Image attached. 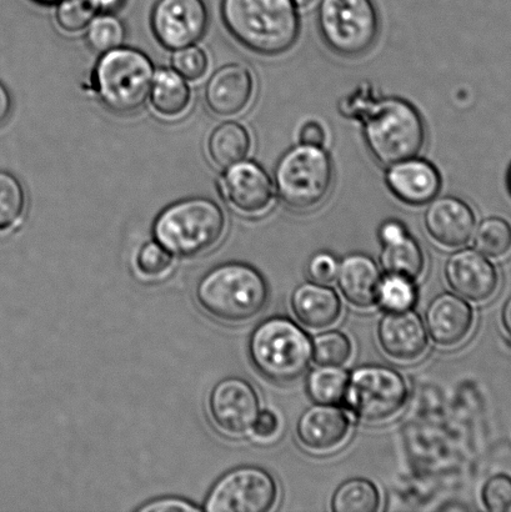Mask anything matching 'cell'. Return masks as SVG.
I'll use <instances>...</instances> for the list:
<instances>
[{"instance_id":"obj_13","label":"cell","mask_w":511,"mask_h":512,"mask_svg":"<svg viewBox=\"0 0 511 512\" xmlns=\"http://www.w3.org/2000/svg\"><path fill=\"white\" fill-rule=\"evenodd\" d=\"M220 193L235 212L259 217L274 203L272 179L259 164L240 162L227 169L219 182Z\"/></svg>"},{"instance_id":"obj_17","label":"cell","mask_w":511,"mask_h":512,"mask_svg":"<svg viewBox=\"0 0 511 512\" xmlns=\"http://www.w3.org/2000/svg\"><path fill=\"white\" fill-rule=\"evenodd\" d=\"M255 80L252 70L243 64L233 63L219 68L209 78L204 89L208 109L220 118L242 114L252 103Z\"/></svg>"},{"instance_id":"obj_8","label":"cell","mask_w":511,"mask_h":512,"mask_svg":"<svg viewBox=\"0 0 511 512\" xmlns=\"http://www.w3.org/2000/svg\"><path fill=\"white\" fill-rule=\"evenodd\" d=\"M318 27L333 53L359 58L377 42L380 20L373 0H322Z\"/></svg>"},{"instance_id":"obj_1","label":"cell","mask_w":511,"mask_h":512,"mask_svg":"<svg viewBox=\"0 0 511 512\" xmlns=\"http://www.w3.org/2000/svg\"><path fill=\"white\" fill-rule=\"evenodd\" d=\"M344 104L343 113L362 119L365 144L379 164L392 167L422 152L427 130L419 110L407 100H374L362 94Z\"/></svg>"},{"instance_id":"obj_30","label":"cell","mask_w":511,"mask_h":512,"mask_svg":"<svg viewBox=\"0 0 511 512\" xmlns=\"http://www.w3.org/2000/svg\"><path fill=\"white\" fill-rule=\"evenodd\" d=\"M127 37L125 25L112 13L95 15L87 28V42L90 48L99 54L123 47Z\"/></svg>"},{"instance_id":"obj_37","label":"cell","mask_w":511,"mask_h":512,"mask_svg":"<svg viewBox=\"0 0 511 512\" xmlns=\"http://www.w3.org/2000/svg\"><path fill=\"white\" fill-rule=\"evenodd\" d=\"M338 260L330 253H318L312 256L307 265V275L313 283L329 285L337 279Z\"/></svg>"},{"instance_id":"obj_15","label":"cell","mask_w":511,"mask_h":512,"mask_svg":"<svg viewBox=\"0 0 511 512\" xmlns=\"http://www.w3.org/2000/svg\"><path fill=\"white\" fill-rule=\"evenodd\" d=\"M445 278L454 293L478 304L492 299L499 288L498 271L492 261L472 249L450 256L445 264Z\"/></svg>"},{"instance_id":"obj_25","label":"cell","mask_w":511,"mask_h":512,"mask_svg":"<svg viewBox=\"0 0 511 512\" xmlns=\"http://www.w3.org/2000/svg\"><path fill=\"white\" fill-rule=\"evenodd\" d=\"M252 148V137L244 125L227 122L213 130L208 139V154L220 169L243 162Z\"/></svg>"},{"instance_id":"obj_19","label":"cell","mask_w":511,"mask_h":512,"mask_svg":"<svg viewBox=\"0 0 511 512\" xmlns=\"http://www.w3.org/2000/svg\"><path fill=\"white\" fill-rule=\"evenodd\" d=\"M430 338L442 348L463 344L474 328V310L462 296L443 293L425 311Z\"/></svg>"},{"instance_id":"obj_43","label":"cell","mask_w":511,"mask_h":512,"mask_svg":"<svg viewBox=\"0 0 511 512\" xmlns=\"http://www.w3.org/2000/svg\"><path fill=\"white\" fill-rule=\"evenodd\" d=\"M502 323L511 339V296L503 306Z\"/></svg>"},{"instance_id":"obj_26","label":"cell","mask_w":511,"mask_h":512,"mask_svg":"<svg viewBox=\"0 0 511 512\" xmlns=\"http://www.w3.org/2000/svg\"><path fill=\"white\" fill-rule=\"evenodd\" d=\"M380 504L382 496L377 485L367 479H352L335 490L330 508L334 512H375Z\"/></svg>"},{"instance_id":"obj_22","label":"cell","mask_w":511,"mask_h":512,"mask_svg":"<svg viewBox=\"0 0 511 512\" xmlns=\"http://www.w3.org/2000/svg\"><path fill=\"white\" fill-rule=\"evenodd\" d=\"M338 286L344 299L357 309H370L378 304L382 283L377 263L365 254H352L339 264Z\"/></svg>"},{"instance_id":"obj_6","label":"cell","mask_w":511,"mask_h":512,"mask_svg":"<svg viewBox=\"0 0 511 512\" xmlns=\"http://www.w3.org/2000/svg\"><path fill=\"white\" fill-rule=\"evenodd\" d=\"M154 74L152 59L142 50L119 47L98 60L93 89L110 113L132 115L147 102Z\"/></svg>"},{"instance_id":"obj_2","label":"cell","mask_w":511,"mask_h":512,"mask_svg":"<svg viewBox=\"0 0 511 512\" xmlns=\"http://www.w3.org/2000/svg\"><path fill=\"white\" fill-rule=\"evenodd\" d=\"M224 27L245 49L279 57L298 42L300 18L293 0H222Z\"/></svg>"},{"instance_id":"obj_21","label":"cell","mask_w":511,"mask_h":512,"mask_svg":"<svg viewBox=\"0 0 511 512\" xmlns=\"http://www.w3.org/2000/svg\"><path fill=\"white\" fill-rule=\"evenodd\" d=\"M383 252L382 266L388 274L404 276L415 281L423 275L425 255L420 244L407 232L402 223L389 220L380 227Z\"/></svg>"},{"instance_id":"obj_9","label":"cell","mask_w":511,"mask_h":512,"mask_svg":"<svg viewBox=\"0 0 511 512\" xmlns=\"http://www.w3.org/2000/svg\"><path fill=\"white\" fill-rule=\"evenodd\" d=\"M409 398L407 381L399 371L384 365H365L349 376L344 401L355 418L367 424L392 420Z\"/></svg>"},{"instance_id":"obj_38","label":"cell","mask_w":511,"mask_h":512,"mask_svg":"<svg viewBox=\"0 0 511 512\" xmlns=\"http://www.w3.org/2000/svg\"><path fill=\"white\" fill-rule=\"evenodd\" d=\"M279 426L278 416L273 411L263 410L255 420L252 433L259 440H269L278 434Z\"/></svg>"},{"instance_id":"obj_28","label":"cell","mask_w":511,"mask_h":512,"mask_svg":"<svg viewBox=\"0 0 511 512\" xmlns=\"http://www.w3.org/2000/svg\"><path fill=\"white\" fill-rule=\"evenodd\" d=\"M25 210L27 195L23 184L12 173L0 170V234L18 227Z\"/></svg>"},{"instance_id":"obj_33","label":"cell","mask_w":511,"mask_h":512,"mask_svg":"<svg viewBox=\"0 0 511 512\" xmlns=\"http://www.w3.org/2000/svg\"><path fill=\"white\" fill-rule=\"evenodd\" d=\"M57 5L55 22L67 34L82 33L97 15L89 0H62Z\"/></svg>"},{"instance_id":"obj_18","label":"cell","mask_w":511,"mask_h":512,"mask_svg":"<svg viewBox=\"0 0 511 512\" xmlns=\"http://www.w3.org/2000/svg\"><path fill=\"white\" fill-rule=\"evenodd\" d=\"M424 224L435 243L447 249H458L472 240L477 219L464 200L444 197L434 199L430 204Z\"/></svg>"},{"instance_id":"obj_42","label":"cell","mask_w":511,"mask_h":512,"mask_svg":"<svg viewBox=\"0 0 511 512\" xmlns=\"http://www.w3.org/2000/svg\"><path fill=\"white\" fill-rule=\"evenodd\" d=\"M97 12L112 13L122 7L125 0H89Z\"/></svg>"},{"instance_id":"obj_40","label":"cell","mask_w":511,"mask_h":512,"mask_svg":"<svg viewBox=\"0 0 511 512\" xmlns=\"http://www.w3.org/2000/svg\"><path fill=\"white\" fill-rule=\"evenodd\" d=\"M325 139H327V133H325L323 125L318 123L317 120H309V122L304 123L302 128H300V144L322 148Z\"/></svg>"},{"instance_id":"obj_34","label":"cell","mask_w":511,"mask_h":512,"mask_svg":"<svg viewBox=\"0 0 511 512\" xmlns=\"http://www.w3.org/2000/svg\"><path fill=\"white\" fill-rule=\"evenodd\" d=\"M172 65L175 72L188 82H198L208 72L209 58L204 49L190 45L174 53Z\"/></svg>"},{"instance_id":"obj_44","label":"cell","mask_w":511,"mask_h":512,"mask_svg":"<svg viewBox=\"0 0 511 512\" xmlns=\"http://www.w3.org/2000/svg\"><path fill=\"white\" fill-rule=\"evenodd\" d=\"M293 2L299 9H308L312 7L317 0H293Z\"/></svg>"},{"instance_id":"obj_11","label":"cell","mask_w":511,"mask_h":512,"mask_svg":"<svg viewBox=\"0 0 511 512\" xmlns=\"http://www.w3.org/2000/svg\"><path fill=\"white\" fill-rule=\"evenodd\" d=\"M150 24L159 44L177 52L197 44L207 33V4L204 0H158Z\"/></svg>"},{"instance_id":"obj_46","label":"cell","mask_w":511,"mask_h":512,"mask_svg":"<svg viewBox=\"0 0 511 512\" xmlns=\"http://www.w3.org/2000/svg\"><path fill=\"white\" fill-rule=\"evenodd\" d=\"M509 183H510V189H511V172H510V177H509Z\"/></svg>"},{"instance_id":"obj_32","label":"cell","mask_w":511,"mask_h":512,"mask_svg":"<svg viewBox=\"0 0 511 512\" xmlns=\"http://www.w3.org/2000/svg\"><path fill=\"white\" fill-rule=\"evenodd\" d=\"M414 281L404 276L388 274L379 286L378 304L387 311H405L417 303Z\"/></svg>"},{"instance_id":"obj_39","label":"cell","mask_w":511,"mask_h":512,"mask_svg":"<svg viewBox=\"0 0 511 512\" xmlns=\"http://www.w3.org/2000/svg\"><path fill=\"white\" fill-rule=\"evenodd\" d=\"M200 510L202 509H200L199 506H195L192 503H189L187 500L177 498L154 500L152 503H148L147 505H144L142 508L138 509V511L142 512H195Z\"/></svg>"},{"instance_id":"obj_5","label":"cell","mask_w":511,"mask_h":512,"mask_svg":"<svg viewBox=\"0 0 511 512\" xmlns=\"http://www.w3.org/2000/svg\"><path fill=\"white\" fill-rule=\"evenodd\" d=\"M249 356L258 373L277 384L292 383L308 370L313 341L285 316L265 319L249 339Z\"/></svg>"},{"instance_id":"obj_3","label":"cell","mask_w":511,"mask_h":512,"mask_svg":"<svg viewBox=\"0 0 511 512\" xmlns=\"http://www.w3.org/2000/svg\"><path fill=\"white\" fill-rule=\"evenodd\" d=\"M205 313L220 323L239 325L257 318L269 299L267 281L254 266L232 261L215 266L195 290Z\"/></svg>"},{"instance_id":"obj_31","label":"cell","mask_w":511,"mask_h":512,"mask_svg":"<svg viewBox=\"0 0 511 512\" xmlns=\"http://www.w3.org/2000/svg\"><path fill=\"white\" fill-rule=\"evenodd\" d=\"M352 354V341L342 331H325L313 340V360L318 366H343Z\"/></svg>"},{"instance_id":"obj_24","label":"cell","mask_w":511,"mask_h":512,"mask_svg":"<svg viewBox=\"0 0 511 512\" xmlns=\"http://www.w3.org/2000/svg\"><path fill=\"white\" fill-rule=\"evenodd\" d=\"M192 98L188 80L174 69H160L154 74L149 99L160 118L174 120L183 117L192 105Z\"/></svg>"},{"instance_id":"obj_45","label":"cell","mask_w":511,"mask_h":512,"mask_svg":"<svg viewBox=\"0 0 511 512\" xmlns=\"http://www.w3.org/2000/svg\"><path fill=\"white\" fill-rule=\"evenodd\" d=\"M34 2L43 4V5H53V4H58L59 2H62V0H34Z\"/></svg>"},{"instance_id":"obj_4","label":"cell","mask_w":511,"mask_h":512,"mask_svg":"<svg viewBox=\"0 0 511 512\" xmlns=\"http://www.w3.org/2000/svg\"><path fill=\"white\" fill-rule=\"evenodd\" d=\"M227 219L213 199L194 197L169 205L155 219V240L169 253L195 258L209 252L223 239Z\"/></svg>"},{"instance_id":"obj_23","label":"cell","mask_w":511,"mask_h":512,"mask_svg":"<svg viewBox=\"0 0 511 512\" xmlns=\"http://www.w3.org/2000/svg\"><path fill=\"white\" fill-rule=\"evenodd\" d=\"M290 305L295 318L312 330L327 329L342 318L343 305L338 293L313 281L293 291Z\"/></svg>"},{"instance_id":"obj_14","label":"cell","mask_w":511,"mask_h":512,"mask_svg":"<svg viewBox=\"0 0 511 512\" xmlns=\"http://www.w3.org/2000/svg\"><path fill=\"white\" fill-rule=\"evenodd\" d=\"M378 343L390 360L412 364L428 350V331L412 309L388 311L378 325Z\"/></svg>"},{"instance_id":"obj_35","label":"cell","mask_w":511,"mask_h":512,"mask_svg":"<svg viewBox=\"0 0 511 512\" xmlns=\"http://www.w3.org/2000/svg\"><path fill=\"white\" fill-rule=\"evenodd\" d=\"M135 265L147 278H159L172 268L173 256L158 242H149L140 248Z\"/></svg>"},{"instance_id":"obj_36","label":"cell","mask_w":511,"mask_h":512,"mask_svg":"<svg viewBox=\"0 0 511 512\" xmlns=\"http://www.w3.org/2000/svg\"><path fill=\"white\" fill-rule=\"evenodd\" d=\"M482 501L485 509L493 512L511 510V476L498 474L484 484Z\"/></svg>"},{"instance_id":"obj_16","label":"cell","mask_w":511,"mask_h":512,"mask_svg":"<svg viewBox=\"0 0 511 512\" xmlns=\"http://www.w3.org/2000/svg\"><path fill=\"white\" fill-rule=\"evenodd\" d=\"M350 433L352 421L347 411L335 405H314L297 424L300 445L313 454H329L342 448Z\"/></svg>"},{"instance_id":"obj_27","label":"cell","mask_w":511,"mask_h":512,"mask_svg":"<svg viewBox=\"0 0 511 512\" xmlns=\"http://www.w3.org/2000/svg\"><path fill=\"white\" fill-rule=\"evenodd\" d=\"M349 374L342 366H319L307 379V393L315 404L335 405L344 400Z\"/></svg>"},{"instance_id":"obj_29","label":"cell","mask_w":511,"mask_h":512,"mask_svg":"<svg viewBox=\"0 0 511 512\" xmlns=\"http://www.w3.org/2000/svg\"><path fill=\"white\" fill-rule=\"evenodd\" d=\"M474 245L488 258H503L511 250V225L503 218L485 219L475 232Z\"/></svg>"},{"instance_id":"obj_10","label":"cell","mask_w":511,"mask_h":512,"mask_svg":"<svg viewBox=\"0 0 511 512\" xmlns=\"http://www.w3.org/2000/svg\"><path fill=\"white\" fill-rule=\"evenodd\" d=\"M279 499L277 481L259 466H240L229 471L205 500L209 512H268Z\"/></svg>"},{"instance_id":"obj_41","label":"cell","mask_w":511,"mask_h":512,"mask_svg":"<svg viewBox=\"0 0 511 512\" xmlns=\"http://www.w3.org/2000/svg\"><path fill=\"white\" fill-rule=\"evenodd\" d=\"M13 112V98L5 85L0 82V127L8 122Z\"/></svg>"},{"instance_id":"obj_12","label":"cell","mask_w":511,"mask_h":512,"mask_svg":"<svg viewBox=\"0 0 511 512\" xmlns=\"http://www.w3.org/2000/svg\"><path fill=\"white\" fill-rule=\"evenodd\" d=\"M209 413L214 425L223 434L234 438L247 435L260 413L257 390L247 380L224 379L210 393Z\"/></svg>"},{"instance_id":"obj_20","label":"cell","mask_w":511,"mask_h":512,"mask_svg":"<svg viewBox=\"0 0 511 512\" xmlns=\"http://www.w3.org/2000/svg\"><path fill=\"white\" fill-rule=\"evenodd\" d=\"M395 198L410 207H424L438 197L442 177L432 163L412 158L389 167L385 175Z\"/></svg>"},{"instance_id":"obj_7","label":"cell","mask_w":511,"mask_h":512,"mask_svg":"<svg viewBox=\"0 0 511 512\" xmlns=\"http://www.w3.org/2000/svg\"><path fill=\"white\" fill-rule=\"evenodd\" d=\"M274 178L284 205L308 212L327 199L333 187V162L323 148L300 144L280 158Z\"/></svg>"}]
</instances>
